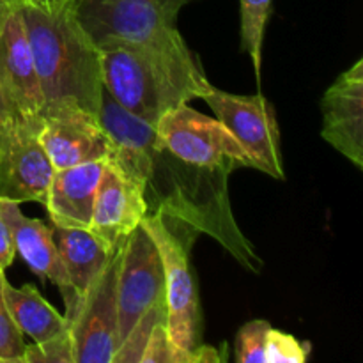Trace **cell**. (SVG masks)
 Instances as JSON below:
<instances>
[{"mask_svg": "<svg viewBox=\"0 0 363 363\" xmlns=\"http://www.w3.org/2000/svg\"><path fill=\"white\" fill-rule=\"evenodd\" d=\"M194 0H77L74 13L96 45L155 43L179 34L177 16Z\"/></svg>", "mask_w": 363, "mask_h": 363, "instance_id": "obj_5", "label": "cell"}, {"mask_svg": "<svg viewBox=\"0 0 363 363\" xmlns=\"http://www.w3.org/2000/svg\"><path fill=\"white\" fill-rule=\"evenodd\" d=\"M7 106H6V101H4V96H2V91H0V113L4 112V110H6Z\"/></svg>", "mask_w": 363, "mask_h": 363, "instance_id": "obj_29", "label": "cell"}, {"mask_svg": "<svg viewBox=\"0 0 363 363\" xmlns=\"http://www.w3.org/2000/svg\"><path fill=\"white\" fill-rule=\"evenodd\" d=\"M121 247L98 273L73 314L66 319L74 363H112L119 344L117 269Z\"/></svg>", "mask_w": 363, "mask_h": 363, "instance_id": "obj_7", "label": "cell"}, {"mask_svg": "<svg viewBox=\"0 0 363 363\" xmlns=\"http://www.w3.org/2000/svg\"><path fill=\"white\" fill-rule=\"evenodd\" d=\"M311 354V344L301 342L291 333L272 328L266 342V363H305Z\"/></svg>", "mask_w": 363, "mask_h": 363, "instance_id": "obj_23", "label": "cell"}, {"mask_svg": "<svg viewBox=\"0 0 363 363\" xmlns=\"http://www.w3.org/2000/svg\"><path fill=\"white\" fill-rule=\"evenodd\" d=\"M269 330L272 325L264 319L245 323L236 335V360L240 363H266Z\"/></svg>", "mask_w": 363, "mask_h": 363, "instance_id": "obj_21", "label": "cell"}, {"mask_svg": "<svg viewBox=\"0 0 363 363\" xmlns=\"http://www.w3.org/2000/svg\"><path fill=\"white\" fill-rule=\"evenodd\" d=\"M23 363H74L69 333L25 346Z\"/></svg>", "mask_w": 363, "mask_h": 363, "instance_id": "obj_25", "label": "cell"}, {"mask_svg": "<svg viewBox=\"0 0 363 363\" xmlns=\"http://www.w3.org/2000/svg\"><path fill=\"white\" fill-rule=\"evenodd\" d=\"M199 99L208 103L216 119L243 145L252 160V169L261 170L273 179H286L280 128L268 98L262 94H233L208 84Z\"/></svg>", "mask_w": 363, "mask_h": 363, "instance_id": "obj_6", "label": "cell"}, {"mask_svg": "<svg viewBox=\"0 0 363 363\" xmlns=\"http://www.w3.org/2000/svg\"><path fill=\"white\" fill-rule=\"evenodd\" d=\"M158 147L188 167L230 174L250 167L252 160L218 119L204 116L188 103L169 110L156 123Z\"/></svg>", "mask_w": 363, "mask_h": 363, "instance_id": "obj_4", "label": "cell"}, {"mask_svg": "<svg viewBox=\"0 0 363 363\" xmlns=\"http://www.w3.org/2000/svg\"><path fill=\"white\" fill-rule=\"evenodd\" d=\"M4 282H6V275L0 268V363H23L27 344L23 340V333L18 330L7 308L6 298H4Z\"/></svg>", "mask_w": 363, "mask_h": 363, "instance_id": "obj_22", "label": "cell"}, {"mask_svg": "<svg viewBox=\"0 0 363 363\" xmlns=\"http://www.w3.org/2000/svg\"><path fill=\"white\" fill-rule=\"evenodd\" d=\"M45 110L80 108L98 116L103 98L99 46L78 21L73 6L57 13L20 4Z\"/></svg>", "mask_w": 363, "mask_h": 363, "instance_id": "obj_2", "label": "cell"}, {"mask_svg": "<svg viewBox=\"0 0 363 363\" xmlns=\"http://www.w3.org/2000/svg\"><path fill=\"white\" fill-rule=\"evenodd\" d=\"M162 301H165L162 259L155 241L142 225H138L121 245L117 269L119 344L126 339L133 326Z\"/></svg>", "mask_w": 363, "mask_h": 363, "instance_id": "obj_9", "label": "cell"}, {"mask_svg": "<svg viewBox=\"0 0 363 363\" xmlns=\"http://www.w3.org/2000/svg\"><path fill=\"white\" fill-rule=\"evenodd\" d=\"M38 128L7 108L0 113V199L45 204L53 167Z\"/></svg>", "mask_w": 363, "mask_h": 363, "instance_id": "obj_8", "label": "cell"}, {"mask_svg": "<svg viewBox=\"0 0 363 363\" xmlns=\"http://www.w3.org/2000/svg\"><path fill=\"white\" fill-rule=\"evenodd\" d=\"M158 248L165 275L167 332L174 346L195 363V351L201 346L202 314L197 284L190 268V240L184 241L167 222L162 211H147L140 222Z\"/></svg>", "mask_w": 363, "mask_h": 363, "instance_id": "obj_3", "label": "cell"}, {"mask_svg": "<svg viewBox=\"0 0 363 363\" xmlns=\"http://www.w3.org/2000/svg\"><path fill=\"white\" fill-rule=\"evenodd\" d=\"M103 87L121 106L149 123L199 98L209 84L199 57L183 35L155 43L108 41L99 45Z\"/></svg>", "mask_w": 363, "mask_h": 363, "instance_id": "obj_1", "label": "cell"}, {"mask_svg": "<svg viewBox=\"0 0 363 363\" xmlns=\"http://www.w3.org/2000/svg\"><path fill=\"white\" fill-rule=\"evenodd\" d=\"M98 121L108 140L110 152L106 162L142 184L147 194V186L162 155L156 124L128 112L106 91H103Z\"/></svg>", "mask_w": 363, "mask_h": 363, "instance_id": "obj_11", "label": "cell"}, {"mask_svg": "<svg viewBox=\"0 0 363 363\" xmlns=\"http://www.w3.org/2000/svg\"><path fill=\"white\" fill-rule=\"evenodd\" d=\"M20 4L25 6L38 7V9L46 11V13H57V11H62L66 7L73 6L77 0H18Z\"/></svg>", "mask_w": 363, "mask_h": 363, "instance_id": "obj_27", "label": "cell"}, {"mask_svg": "<svg viewBox=\"0 0 363 363\" xmlns=\"http://www.w3.org/2000/svg\"><path fill=\"white\" fill-rule=\"evenodd\" d=\"M16 2L18 0H0V18H2Z\"/></svg>", "mask_w": 363, "mask_h": 363, "instance_id": "obj_28", "label": "cell"}, {"mask_svg": "<svg viewBox=\"0 0 363 363\" xmlns=\"http://www.w3.org/2000/svg\"><path fill=\"white\" fill-rule=\"evenodd\" d=\"M53 240L59 250L60 261L69 280V291L62 300L66 315L69 318L87 293L92 280L105 268L113 252H108L89 229H66L53 225Z\"/></svg>", "mask_w": 363, "mask_h": 363, "instance_id": "obj_17", "label": "cell"}, {"mask_svg": "<svg viewBox=\"0 0 363 363\" xmlns=\"http://www.w3.org/2000/svg\"><path fill=\"white\" fill-rule=\"evenodd\" d=\"M0 91L7 110L39 126L45 99L20 2L0 18Z\"/></svg>", "mask_w": 363, "mask_h": 363, "instance_id": "obj_10", "label": "cell"}, {"mask_svg": "<svg viewBox=\"0 0 363 363\" xmlns=\"http://www.w3.org/2000/svg\"><path fill=\"white\" fill-rule=\"evenodd\" d=\"M0 213L9 227L14 250L21 255L25 264L43 280L55 284L62 296L67 294L69 280L53 240V230L41 220L25 216L20 204L14 201L0 199Z\"/></svg>", "mask_w": 363, "mask_h": 363, "instance_id": "obj_16", "label": "cell"}, {"mask_svg": "<svg viewBox=\"0 0 363 363\" xmlns=\"http://www.w3.org/2000/svg\"><path fill=\"white\" fill-rule=\"evenodd\" d=\"M241 4V48L254 64L257 85L261 84L262 43L272 13V0H240Z\"/></svg>", "mask_w": 363, "mask_h": 363, "instance_id": "obj_19", "label": "cell"}, {"mask_svg": "<svg viewBox=\"0 0 363 363\" xmlns=\"http://www.w3.org/2000/svg\"><path fill=\"white\" fill-rule=\"evenodd\" d=\"M147 211L145 188L106 162L89 223V230L96 240L108 252H116L140 225Z\"/></svg>", "mask_w": 363, "mask_h": 363, "instance_id": "obj_12", "label": "cell"}, {"mask_svg": "<svg viewBox=\"0 0 363 363\" xmlns=\"http://www.w3.org/2000/svg\"><path fill=\"white\" fill-rule=\"evenodd\" d=\"M38 140L53 170L108 158V140L98 116L80 108L48 110L41 116Z\"/></svg>", "mask_w": 363, "mask_h": 363, "instance_id": "obj_13", "label": "cell"}, {"mask_svg": "<svg viewBox=\"0 0 363 363\" xmlns=\"http://www.w3.org/2000/svg\"><path fill=\"white\" fill-rule=\"evenodd\" d=\"M321 137L363 169V60H357L321 99Z\"/></svg>", "mask_w": 363, "mask_h": 363, "instance_id": "obj_14", "label": "cell"}, {"mask_svg": "<svg viewBox=\"0 0 363 363\" xmlns=\"http://www.w3.org/2000/svg\"><path fill=\"white\" fill-rule=\"evenodd\" d=\"M105 163L106 160H92L67 169L53 170L43 204L53 225L89 229Z\"/></svg>", "mask_w": 363, "mask_h": 363, "instance_id": "obj_15", "label": "cell"}, {"mask_svg": "<svg viewBox=\"0 0 363 363\" xmlns=\"http://www.w3.org/2000/svg\"><path fill=\"white\" fill-rule=\"evenodd\" d=\"M165 301H162V303H158L156 307H152L151 311L133 326V330L128 333L126 339L117 346L112 363H140L142 353H144V347L145 344H147L149 335H151L152 326L160 321H165Z\"/></svg>", "mask_w": 363, "mask_h": 363, "instance_id": "obj_20", "label": "cell"}, {"mask_svg": "<svg viewBox=\"0 0 363 363\" xmlns=\"http://www.w3.org/2000/svg\"><path fill=\"white\" fill-rule=\"evenodd\" d=\"M4 298L18 330L34 342H46L69 333L66 318L60 315L32 284L14 287L6 279Z\"/></svg>", "mask_w": 363, "mask_h": 363, "instance_id": "obj_18", "label": "cell"}, {"mask_svg": "<svg viewBox=\"0 0 363 363\" xmlns=\"http://www.w3.org/2000/svg\"><path fill=\"white\" fill-rule=\"evenodd\" d=\"M140 363H188L186 357L170 340L165 321L152 326Z\"/></svg>", "mask_w": 363, "mask_h": 363, "instance_id": "obj_24", "label": "cell"}, {"mask_svg": "<svg viewBox=\"0 0 363 363\" xmlns=\"http://www.w3.org/2000/svg\"><path fill=\"white\" fill-rule=\"evenodd\" d=\"M14 255H16V250H14L13 240H11L9 227H7L6 220H4L2 213H0V268L4 272L13 264Z\"/></svg>", "mask_w": 363, "mask_h": 363, "instance_id": "obj_26", "label": "cell"}]
</instances>
